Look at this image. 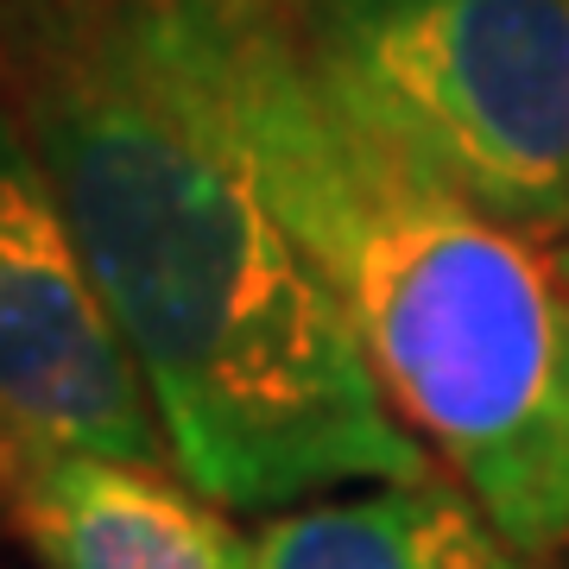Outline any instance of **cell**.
<instances>
[{"mask_svg":"<svg viewBox=\"0 0 569 569\" xmlns=\"http://www.w3.org/2000/svg\"><path fill=\"white\" fill-rule=\"evenodd\" d=\"M0 102L203 500L284 512L437 475L266 209L159 0H20L0 39Z\"/></svg>","mask_w":569,"mask_h":569,"instance_id":"1","label":"cell"},{"mask_svg":"<svg viewBox=\"0 0 569 569\" xmlns=\"http://www.w3.org/2000/svg\"><path fill=\"white\" fill-rule=\"evenodd\" d=\"M266 209L392 418L531 563L569 550V272L406 164L329 89L298 0H159Z\"/></svg>","mask_w":569,"mask_h":569,"instance_id":"2","label":"cell"},{"mask_svg":"<svg viewBox=\"0 0 569 569\" xmlns=\"http://www.w3.org/2000/svg\"><path fill=\"white\" fill-rule=\"evenodd\" d=\"M329 89L406 164L569 247V0H298Z\"/></svg>","mask_w":569,"mask_h":569,"instance_id":"3","label":"cell"},{"mask_svg":"<svg viewBox=\"0 0 569 569\" xmlns=\"http://www.w3.org/2000/svg\"><path fill=\"white\" fill-rule=\"evenodd\" d=\"M39 456L171 462V443L102 284L0 102V475Z\"/></svg>","mask_w":569,"mask_h":569,"instance_id":"4","label":"cell"},{"mask_svg":"<svg viewBox=\"0 0 569 569\" xmlns=\"http://www.w3.org/2000/svg\"><path fill=\"white\" fill-rule=\"evenodd\" d=\"M0 512L39 569H253V538L171 462L39 456L0 475Z\"/></svg>","mask_w":569,"mask_h":569,"instance_id":"5","label":"cell"},{"mask_svg":"<svg viewBox=\"0 0 569 569\" xmlns=\"http://www.w3.org/2000/svg\"><path fill=\"white\" fill-rule=\"evenodd\" d=\"M247 538L253 569H488L507 545L443 468L367 493H317L266 512Z\"/></svg>","mask_w":569,"mask_h":569,"instance_id":"6","label":"cell"},{"mask_svg":"<svg viewBox=\"0 0 569 569\" xmlns=\"http://www.w3.org/2000/svg\"><path fill=\"white\" fill-rule=\"evenodd\" d=\"M488 569H545V563H531V557H519L512 545H500V550H493V563H488Z\"/></svg>","mask_w":569,"mask_h":569,"instance_id":"7","label":"cell"}]
</instances>
